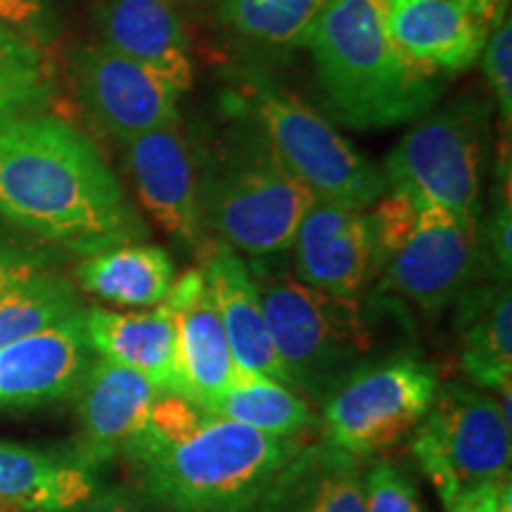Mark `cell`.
<instances>
[{
	"mask_svg": "<svg viewBox=\"0 0 512 512\" xmlns=\"http://www.w3.org/2000/svg\"><path fill=\"white\" fill-rule=\"evenodd\" d=\"M0 216L88 254L145 235L95 145L55 117L0 121Z\"/></svg>",
	"mask_w": 512,
	"mask_h": 512,
	"instance_id": "cell-1",
	"label": "cell"
},
{
	"mask_svg": "<svg viewBox=\"0 0 512 512\" xmlns=\"http://www.w3.org/2000/svg\"><path fill=\"white\" fill-rule=\"evenodd\" d=\"M306 46L332 117L351 128L420 119L439 98L437 76L401 53L382 0H330Z\"/></svg>",
	"mask_w": 512,
	"mask_h": 512,
	"instance_id": "cell-2",
	"label": "cell"
},
{
	"mask_svg": "<svg viewBox=\"0 0 512 512\" xmlns=\"http://www.w3.org/2000/svg\"><path fill=\"white\" fill-rule=\"evenodd\" d=\"M306 444L209 418L176 444L133 448L124 458L159 512H254L278 470Z\"/></svg>",
	"mask_w": 512,
	"mask_h": 512,
	"instance_id": "cell-3",
	"label": "cell"
},
{
	"mask_svg": "<svg viewBox=\"0 0 512 512\" xmlns=\"http://www.w3.org/2000/svg\"><path fill=\"white\" fill-rule=\"evenodd\" d=\"M287 387L325 401L344 377L370 361L375 330L358 299L313 290L266 259L249 266Z\"/></svg>",
	"mask_w": 512,
	"mask_h": 512,
	"instance_id": "cell-4",
	"label": "cell"
},
{
	"mask_svg": "<svg viewBox=\"0 0 512 512\" xmlns=\"http://www.w3.org/2000/svg\"><path fill=\"white\" fill-rule=\"evenodd\" d=\"M313 202L316 195L285 169L256 126L202 166L204 230L252 259L287 252Z\"/></svg>",
	"mask_w": 512,
	"mask_h": 512,
	"instance_id": "cell-5",
	"label": "cell"
},
{
	"mask_svg": "<svg viewBox=\"0 0 512 512\" xmlns=\"http://www.w3.org/2000/svg\"><path fill=\"white\" fill-rule=\"evenodd\" d=\"M240 95L275 157L316 200L368 209L387 192L382 171L302 98L256 72L242 79Z\"/></svg>",
	"mask_w": 512,
	"mask_h": 512,
	"instance_id": "cell-6",
	"label": "cell"
},
{
	"mask_svg": "<svg viewBox=\"0 0 512 512\" xmlns=\"http://www.w3.org/2000/svg\"><path fill=\"white\" fill-rule=\"evenodd\" d=\"M486 155L489 110L463 98L413 126L384 159L382 176L387 190L479 221Z\"/></svg>",
	"mask_w": 512,
	"mask_h": 512,
	"instance_id": "cell-7",
	"label": "cell"
},
{
	"mask_svg": "<svg viewBox=\"0 0 512 512\" xmlns=\"http://www.w3.org/2000/svg\"><path fill=\"white\" fill-rule=\"evenodd\" d=\"M498 401L463 382L439 384L413 430L411 453L444 508L467 491L510 479L512 437Z\"/></svg>",
	"mask_w": 512,
	"mask_h": 512,
	"instance_id": "cell-8",
	"label": "cell"
},
{
	"mask_svg": "<svg viewBox=\"0 0 512 512\" xmlns=\"http://www.w3.org/2000/svg\"><path fill=\"white\" fill-rule=\"evenodd\" d=\"M437 389V366L413 351L370 358L320 403L323 437L358 458L373 456L420 425Z\"/></svg>",
	"mask_w": 512,
	"mask_h": 512,
	"instance_id": "cell-9",
	"label": "cell"
},
{
	"mask_svg": "<svg viewBox=\"0 0 512 512\" xmlns=\"http://www.w3.org/2000/svg\"><path fill=\"white\" fill-rule=\"evenodd\" d=\"M479 261V221L420 204L413 230L377 275V292L408 299L434 316L465 292Z\"/></svg>",
	"mask_w": 512,
	"mask_h": 512,
	"instance_id": "cell-10",
	"label": "cell"
},
{
	"mask_svg": "<svg viewBox=\"0 0 512 512\" xmlns=\"http://www.w3.org/2000/svg\"><path fill=\"white\" fill-rule=\"evenodd\" d=\"M74 81L88 117L121 143L181 121L174 83L102 43L74 55Z\"/></svg>",
	"mask_w": 512,
	"mask_h": 512,
	"instance_id": "cell-11",
	"label": "cell"
},
{
	"mask_svg": "<svg viewBox=\"0 0 512 512\" xmlns=\"http://www.w3.org/2000/svg\"><path fill=\"white\" fill-rule=\"evenodd\" d=\"M178 124L181 121L126 140V169L140 204L157 226L188 247H204L202 162Z\"/></svg>",
	"mask_w": 512,
	"mask_h": 512,
	"instance_id": "cell-12",
	"label": "cell"
},
{
	"mask_svg": "<svg viewBox=\"0 0 512 512\" xmlns=\"http://www.w3.org/2000/svg\"><path fill=\"white\" fill-rule=\"evenodd\" d=\"M159 394H164L162 389L138 370L93 358L72 394L79 422L72 451L100 470L145 430Z\"/></svg>",
	"mask_w": 512,
	"mask_h": 512,
	"instance_id": "cell-13",
	"label": "cell"
},
{
	"mask_svg": "<svg viewBox=\"0 0 512 512\" xmlns=\"http://www.w3.org/2000/svg\"><path fill=\"white\" fill-rule=\"evenodd\" d=\"M297 280L332 297L358 299L373 283L366 209L316 200L292 240Z\"/></svg>",
	"mask_w": 512,
	"mask_h": 512,
	"instance_id": "cell-14",
	"label": "cell"
},
{
	"mask_svg": "<svg viewBox=\"0 0 512 512\" xmlns=\"http://www.w3.org/2000/svg\"><path fill=\"white\" fill-rule=\"evenodd\" d=\"M83 313L0 349V411L48 406L74 394L93 361Z\"/></svg>",
	"mask_w": 512,
	"mask_h": 512,
	"instance_id": "cell-15",
	"label": "cell"
},
{
	"mask_svg": "<svg viewBox=\"0 0 512 512\" xmlns=\"http://www.w3.org/2000/svg\"><path fill=\"white\" fill-rule=\"evenodd\" d=\"M176 325V358L181 389L202 411L238 380L221 313L200 268L174 280L164 299Z\"/></svg>",
	"mask_w": 512,
	"mask_h": 512,
	"instance_id": "cell-16",
	"label": "cell"
},
{
	"mask_svg": "<svg viewBox=\"0 0 512 512\" xmlns=\"http://www.w3.org/2000/svg\"><path fill=\"white\" fill-rule=\"evenodd\" d=\"M389 34L427 74H456L482 55L489 24L456 0H382Z\"/></svg>",
	"mask_w": 512,
	"mask_h": 512,
	"instance_id": "cell-17",
	"label": "cell"
},
{
	"mask_svg": "<svg viewBox=\"0 0 512 512\" xmlns=\"http://www.w3.org/2000/svg\"><path fill=\"white\" fill-rule=\"evenodd\" d=\"M93 24L102 46L162 74L181 93L192 86L190 36L174 0H102Z\"/></svg>",
	"mask_w": 512,
	"mask_h": 512,
	"instance_id": "cell-18",
	"label": "cell"
},
{
	"mask_svg": "<svg viewBox=\"0 0 512 512\" xmlns=\"http://www.w3.org/2000/svg\"><path fill=\"white\" fill-rule=\"evenodd\" d=\"M200 271L221 313L238 375L268 377L287 387L283 366L275 354L271 332L261 311L254 275L242 256L216 242L204 249Z\"/></svg>",
	"mask_w": 512,
	"mask_h": 512,
	"instance_id": "cell-19",
	"label": "cell"
},
{
	"mask_svg": "<svg viewBox=\"0 0 512 512\" xmlns=\"http://www.w3.org/2000/svg\"><path fill=\"white\" fill-rule=\"evenodd\" d=\"M361 458L320 441L304 444L271 479L254 512H363Z\"/></svg>",
	"mask_w": 512,
	"mask_h": 512,
	"instance_id": "cell-20",
	"label": "cell"
},
{
	"mask_svg": "<svg viewBox=\"0 0 512 512\" xmlns=\"http://www.w3.org/2000/svg\"><path fill=\"white\" fill-rule=\"evenodd\" d=\"M93 354L150 377L166 394H183L176 358V325L162 302L155 309L83 313Z\"/></svg>",
	"mask_w": 512,
	"mask_h": 512,
	"instance_id": "cell-21",
	"label": "cell"
},
{
	"mask_svg": "<svg viewBox=\"0 0 512 512\" xmlns=\"http://www.w3.org/2000/svg\"><path fill=\"white\" fill-rule=\"evenodd\" d=\"M98 489V470L74 451L0 441V512H60Z\"/></svg>",
	"mask_w": 512,
	"mask_h": 512,
	"instance_id": "cell-22",
	"label": "cell"
},
{
	"mask_svg": "<svg viewBox=\"0 0 512 512\" xmlns=\"http://www.w3.org/2000/svg\"><path fill=\"white\" fill-rule=\"evenodd\" d=\"M460 370L472 387L512 384V297L508 280L472 287L458 297Z\"/></svg>",
	"mask_w": 512,
	"mask_h": 512,
	"instance_id": "cell-23",
	"label": "cell"
},
{
	"mask_svg": "<svg viewBox=\"0 0 512 512\" xmlns=\"http://www.w3.org/2000/svg\"><path fill=\"white\" fill-rule=\"evenodd\" d=\"M76 280L100 302L155 309L174 285L176 268L166 249L128 240L88 254L76 268Z\"/></svg>",
	"mask_w": 512,
	"mask_h": 512,
	"instance_id": "cell-24",
	"label": "cell"
},
{
	"mask_svg": "<svg viewBox=\"0 0 512 512\" xmlns=\"http://www.w3.org/2000/svg\"><path fill=\"white\" fill-rule=\"evenodd\" d=\"M204 413L209 418L240 422L271 437H302L318 422L304 396L259 375H240Z\"/></svg>",
	"mask_w": 512,
	"mask_h": 512,
	"instance_id": "cell-25",
	"label": "cell"
},
{
	"mask_svg": "<svg viewBox=\"0 0 512 512\" xmlns=\"http://www.w3.org/2000/svg\"><path fill=\"white\" fill-rule=\"evenodd\" d=\"M330 0H219L228 29L268 48H302Z\"/></svg>",
	"mask_w": 512,
	"mask_h": 512,
	"instance_id": "cell-26",
	"label": "cell"
},
{
	"mask_svg": "<svg viewBox=\"0 0 512 512\" xmlns=\"http://www.w3.org/2000/svg\"><path fill=\"white\" fill-rule=\"evenodd\" d=\"M81 311L74 287L46 271L0 294V349L43 332Z\"/></svg>",
	"mask_w": 512,
	"mask_h": 512,
	"instance_id": "cell-27",
	"label": "cell"
},
{
	"mask_svg": "<svg viewBox=\"0 0 512 512\" xmlns=\"http://www.w3.org/2000/svg\"><path fill=\"white\" fill-rule=\"evenodd\" d=\"M420 204L401 192H384L368 211L370 242H373V280L396 254V249L408 238L415 221H418Z\"/></svg>",
	"mask_w": 512,
	"mask_h": 512,
	"instance_id": "cell-28",
	"label": "cell"
},
{
	"mask_svg": "<svg viewBox=\"0 0 512 512\" xmlns=\"http://www.w3.org/2000/svg\"><path fill=\"white\" fill-rule=\"evenodd\" d=\"M363 512H427L418 484L399 465L377 460L366 472Z\"/></svg>",
	"mask_w": 512,
	"mask_h": 512,
	"instance_id": "cell-29",
	"label": "cell"
},
{
	"mask_svg": "<svg viewBox=\"0 0 512 512\" xmlns=\"http://www.w3.org/2000/svg\"><path fill=\"white\" fill-rule=\"evenodd\" d=\"M510 176V162L498 164L496 169V190L494 207L484 221V235H479V247L494 261L498 280L510 278L512 268V202L510 185L503 188V178Z\"/></svg>",
	"mask_w": 512,
	"mask_h": 512,
	"instance_id": "cell-30",
	"label": "cell"
},
{
	"mask_svg": "<svg viewBox=\"0 0 512 512\" xmlns=\"http://www.w3.org/2000/svg\"><path fill=\"white\" fill-rule=\"evenodd\" d=\"M484 74L489 79L491 91L496 95L498 112L505 121V131H510L512 121V19L505 15L496 24L491 36L486 38Z\"/></svg>",
	"mask_w": 512,
	"mask_h": 512,
	"instance_id": "cell-31",
	"label": "cell"
},
{
	"mask_svg": "<svg viewBox=\"0 0 512 512\" xmlns=\"http://www.w3.org/2000/svg\"><path fill=\"white\" fill-rule=\"evenodd\" d=\"M0 24L38 46L50 41L55 15L50 0H0Z\"/></svg>",
	"mask_w": 512,
	"mask_h": 512,
	"instance_id": "cell-32",
	"label": "cell"
},
{
	"mask_svg": "<svg viewBox=\"0 0 512 512\" xmlns=\"http://www.w3.org/2000/svg\"><path fill=\"white\" fill-rule=\"evenodd\" d=\"M46 95L43 72L0 67V121L19 117L24 110H34L46 100Z\"/></svg>",
	"mask_w": 512,
	"mask_h": 512,
	"instance_id": "cell-33",
	"label": "cell"
},
{
	"mask_svg": "<svg viewBox=\"0 0 512 512\" xmlns=\"http://www.w3.org/2000/svg\"><path fill=\"white\" fill-rule=\"evenodd\" d=\"M60 512H159L155 503L143 491L126 489V486H107L95 489L86 501L64 508Z\"/></svg>",
	"mask_w": 512,
	"mask_h": 512,
	"instance_id": "cell-34",
	"label": "cell"
},
{
	"mask_svg": "<svg viewBox=\"0 0 512 512\" xmlns=\"http://www.w3.org/2000/svg\"><path fill=\"white\" fill-rule=\"evenodd\" d=\"M43 271V256L8 242H0V294Z\"/></svg>",
	"mask_w": 512,
	"mask_h": 512,
	"instance_id": "cell-35",
	"label": "cell"
},
{
	"mask_svg": "<svg viewBox=\"0 0 512 512\" xmlns=\"http://www.w3.org/2000/svg\"><path fill=\"white\" fill-rule=\"evenodd\" d=\"M510 479L501 484H484L479 489L467 491L451 503L446 512H512L510 508Z\"/></svg>",
	"mask_w": 512,
	"mask_h": 512,
	"instance_id": "cell-36",
	"label": "cell"
},
{
	"mask_svg": "<svg viewBox=\"0 0 512 512\" xmlns=\"http://www.w3.org/2000/svg\"><path fill=\"white\" fill-rule=\"evenodd\" d=\"M41 50L34 43L22 38L15 31L0 24V67L27 69V72H43Z\"/></svg>",
	"mask_w": 512,
	"mask_h": 512,
	"instance_id": "cell-37",
	"label": "cell"
},
{
	"mask_svg": "<svg viewBox=\"0 0 512 512\" xmlns=\"http://www.w3.org/2000/svg\"><path fill=\"white\" fill-rule=\"evenodd\" d=\"M456 3L465 5L467 10H472L477 17H482L489 27H496V24L508 15L510 0H456Z\"/></svg>",
	"mask_w": 512,
	"mask_h": 512,
	"instance_id": "cell-38",
	"label": "cell"
}]
</instances>
